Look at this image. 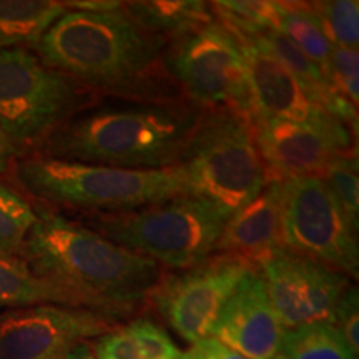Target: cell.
Returning a JSON list of instances; mask_svg holds the SVG:
<instances>
[{
  "label": "cell",
  "instance_id": "obj_2",
  "mask_svg": "<svg viewBox=\"0 0 359 359\" xmlns=\"http://www.w3.org/2000/svg\"><path fill=\"white\" fill-rule=\"evenodd\" d=\"M206 110L188 98L102 97L60 125L35 155L122 170L173 168Z\"/></svg>",
  "mask_w": 359,
  "mask_h": 359
},
{
  "label": "cell",
  "instance_id": "obj_31",
  "mask_svg": "<svg viewBox=\"0 0 359 359\" xmlns=\"http://www.w3.org/2000/svg\"><path fill=\"white\" fill-rule=\"evenodd\" d=\"M88 344H82V346H79L74 353L70 354L69 359H95V356H93L92 351H90Z\"/></svg>",
  "mask_w": 359,
  "mask_h": 359
},
{
  "label": "cell",
  "instance_id": "obj_8",
  "mask_svg": "<svg viewBox=\"0 0 359 359\" xmlns=\"http://www.w3.org/2000/svg\"><path fill=\"white\" fill-rule=\"evenodd\" d=\"M165 65L183 97L205 109L251 114L243 53L235 35L218 19L170 40Z\"/></svg>",
  "mask_w": 359,
  "mask_h": 359
},
{
  "label": "cell",
  "instance_id": "obj_11",
  "mask_svg": "<svg viewBox=\"0 0 359 359\" xmlns=\"http://www.w3.org/2000/svg\"><path fill=\"white\" fill-rule=\"evenodd\" d=\"M118 318L95 309L35 304L0 313V359H69L114 327Z\"/></svg>",
  "mask_w": 359,
  "mask_h": 359
},
{
  "label": "cell",
  "instance_id": "obj_12",
  "mask_svg": "<svg viewBox=\"0 0 359 359\" xmlns=\"http://www.w3.org/2000/svg\"><path fill=\"white\" fill-rule=\"evenodd\" d=\"M268 182L321 177L336 156L356 151V133L336 116L285 122L250 116Z\"/></svg>",
  "mask_w": 359,
  "mask_h": 359
},
{
  "label": "cell",
  "instance_id": "obj_14",
  "mask_svg": "<svg viewBox=\"0 0 359 359\" xmlns=\"http://www.w3.org/2000/svg\"><path fill=\"white\" fill-rule=\"evenodd\" d=\"M283 333L263 278L253 269L224 304L212 336L246 359H275Z\"/></svg>",
  "mask_w": 359,
  "mask_h": 359
},
{
  "label": "cell",
  "instance_id": "obj_15",
  "mask_svg": "<svg viewBox=\"0 0 359 359\" xmlns=\"http://www.w3.org/2000/svg\"><path fill=\"white\" fill-rule=\"evenodd\" d=\"M230 32L236 37L245 58L251 95L250 116L285 122H316L334 116L314 103L298 80L257 40L235 30Z\"/></svg>",
  "mask_w": 359,
  "mask_h": 359
},
{
  "label": "cell",
  "instance_id": "obj_5",
  "mask_svg": "<svg viewBox=\"0 0 359 359\" xmlns=\"http://www.w3.org/2000/svg\"><path fill=\"white\" fill-rule=\"evenodd\" d=\"M188 195L210 201L231 217L268 185L250 116L208 109L177 163Z\"/></svg>",
  "mask_w": 359,
  "mask_h": 359
},
{
  "label": "cell",
  "instance_id": "obj_20",
  "mask_svg": "<svg viewBox=\"0 0 359 359\" xmlns=\"http://www.w3.org/2000/svg\"><path fill=\"white\" fill-rule=\"evenodd\" d=\"M35 304L79 306L67 291L35 275L24 259L0 255V313Z\"/></svg>",
  "mask_w": 359,
  "mask_h": 359
},
{
  "label": "cell",
  "instance_id": "obj_1",
  "mask_svg": "<svg viewBox=\"0 0 359 359\" xmlns=\"http://www.w3.org/2000/svg\"><path fill=\"white\" fill-rule=\"evenodd\" d=\"M168 40L125 13L67 11L35 50L45 65L77 80L97 97L128 100L185 98L165 65Z\"/></svg>",
  "mask_w": 359,
  "mask_h": 359
},
{
  "label": "cell",
  "instance_id": "obj_13",
  "mask_svg": "<svg viewBox=\"0 0 359 359\" xmlns=\"http://www.w3.org/2000/svg\"><path fill=\"white\" fill-rule=\"evenodd\" d=\"M258 271L283 330L333 325L341 296L353 285L343 273L285 248L259 264Z\"/></svg>",
  "mask_w": 359,
  "mask_h": 359
},
{
  "label": "cell",
  "instance_id": "obj_16",
  "mask_svg": "<svg viewBox=\"0 0 359 359\" xmlns=\"http://www.w3.org/2000/svg\"><path fill=\"white\" fill-rule=\"evenodd\" d=\"M281 210L283 182H268L257 198L228 218L213 255H230L258 269L283 250Z\"/></svg>",
  "mask_w": 359,
  "mask_h": 359
},
{
  "label": "cell",
  "instance_id": "obj_19",
  "mask_svg": "<svg viewBox=\"0 0 359 359\" xmlns=\"http://www.w3.org/2000/svg\"><path fill=\"white\" fill-rule=\"evenodd\" d=\"M65 12V4L53 0H0V50L35 48Z\"/></svg>",
  "mask_w": 359,
  "mask_h": 359
},
{
  "label": "cell",
  "instance_id": "obj_21",
  "mask_svg": "<svg viewBox=\"0 0 359 359\" xmlns=\"http://www.w3.org/2000/svg\"><path fill=\"white\" fill-rule=\"evenodd\" d=\"M276 6L278 30L325 72L333 52V43L326 39L308 4L276 2Z\"/></svg>",
  "mask_w": 359,
  "mask_h": 359
},
{
  "label": "cell",
  "instance_id": "obj_4",
  "mask_svg": "<svg viewBox=\"0 0 359 359\" xmlns=\"http://www.w3.org/2000/svg\"><path fill=\"white\" fill-rule=\"evenodd\" d=\"M15 177L34 198L90 215L130 212L188 195L177 167L122 170L34 155L17 161Z\"/></svg>",
  "mask_w": 359,
  "mask_h": 359
},
{
  "label": "cell",
  "instance_id": "obj_6",
  "mask_svg": "<svg viewBox=\"0 0 359 359\" xmlns=\"http://www.w3.org/2000/svg\"><path fill=\"white\" fill-rule=\"evenodd\" d=\"M228 215L210 201L182 195L120 213L88 215L85 226L173 271L213 257Z\"/></svg>",
  "mask_w": 359,
  "mask_h": 359
},
{
  "label": "cell",
  "instance_id": "obj_23",
  "mask_svg": "<svg viewBox=\"0 0 359 359\" xmlns=\"http://www.w3.org/2000/svg\"><path fill=\"white\" fill-rule=\"evenodd\" d=\"M37 213L25 198L0 183V255L20 258Z\"/></svg>",
  "mask_w": 359,
  "mask_h": 359
},
{
  "label": "cell",
  "instance_id": "obj_17",
  "mask_svg": "<svg viewBox=\"0 0 359 359\" xmlns=\"http://www.w3.org/2000/svg\"><path fill=\"white\" fill-rule=\"evenodd\" d=\"M95 359H182V349L163 327L137 318L88 344Z\"/></svg>",
  "mask_w": 359,
  "mask_h": 359
},
{
  "label": "cell",
  "instance_id": "obj_22",
  "mask_svg": "<svg viewBox=\"0 0 359 359\" xmlns=\"http://www.w3.org/2000/svg\"><path fill=\"white\" fill-rule=\"evenodd\" d=\"M280 354L285 359H358L339 331L330 323L285 330Z\"/></svg>",
  "mask_w": 359,
  "mask_h": 359
},
{
  "label": "cell",
  "instance_id": "obj_18",
  "mask_svg": "<svg viewBox=\"0 0 359 359\" xmlns=\"http://www.w3.org/2000/svg\"><path fill=\"white\" fill-rule=\"evenodd\" d=\"M123 11L147 32L170 40L217 20L213 6L203 0L123 2Z\"/></svg>",
  "mask_w": 359,
  "mask_h": 359
},
{
  "label": "cell",
  "instance_id": "obj_28",
  "mask_svg": "<svg viewBox=\"0 0 359 359\" xmlns=\"http://www.w3.org/2000/svg\"><path fill=\"white\" fill-rule=\"evenodd\" d=\"M182 359H246L241 354L233 351L222 341H218L213 336L203 338L196 343H193L187 351L182 353Z\"/></svg>",
  "mask_w": 359,
  "mask_h": 359
},
{
  "label": "cell",
  "instance_id": "obj_9",
  "mask_svg": "<svg viewBox=\"0 0 359 359\" xmlns=\"http://www.w3.org/2000/svg\"><path fill=\"white\" fill-rule=\"evenodd\" d=\"M283 248L356 280L358 230L321 177L283 182Z\"/></svg>",
  "mask_w": 359,
  "mask_h": 359
},
{
  "label": "cell",
  "instance_id": "obj_25",
  "mask_svg": "<svg viewBox=\"0 0 359 359\" xmlns=\"http://www.w3.org/2000/svg\"><path fill=\"white\" fill-rule=\"evenodd\" d=\"M321 178L331 188L341 206L346 212L349 222L358 230L359 224V178H358V154L339 155L327 165Z\"/></svg>",
  "mask_w": 359,
  "mask_h": 359
},
{
  "label": "cell",
  "instance_id": "obj_3",
  "mask_svg": "<svg viewBox=\"0 0 359 359\" xmlns=\"http://www.w3.org/2000/svg\"><path fill=\"white\" fill-rule=\"evenodd\" d=\"M35 213L20 255L35 275L67 291L80 308L115 318L147 302L161 276L158 263L64 215Z\"/></svg>",
  "mask_w": 359,
  "mask_h": 359
},
{
  "label": "cell",
  "instance_id": "obj_24",
  "mask_svg": "<svg viewBox=\"0 0 359 359\" xmlns=\"http://www.w3.org/2000/svg\"><path fill=\"white\" fill-rule=\"evenodd\" d=\"M306 4L333 47L358 48L359 2L356 0H327V2Z\"/></svg>",
  "mask_w": 359,
  "mask_h": 359
},
{
  "label": "cell",
  "instance_id": "obj_27",
  "mask_svg": "<svg viewBox=\"0 0 359 359\" xmlns=\"http://www.w3.org/2000/svg\"><path fill=\"white\" fill-rule=\"evenodd\" d=\"M333 325L353 354H359V294L354 285L344 291L334 311Z\"/></svg>",
  "mask_w": 359,
  "mask_h": 359
},
{
  "label": "cell",
  "instance_id": "obj_32",
  "mask_svg": "<svg viewBox=\"0 0 359 359\" xmlns=\"http://www.w3.org/2000/svg\"><path fill=\"white\" fill-rule=\"evenodd\" d=\"M275 359H285V358H283V356H281V354H278V356H276Z\"/></svg>",
  "mask_w": 359,
  "mask_h": 359
},
{
  "label": "cell",
  "instance_id": "obj_10",
  "mask_svg": "<svg viewBox=\"0 0 359 359\" xmlns=\"http://www.w3.org/2000/svg\"><path fill=\"white\" fill-rule=\"evenodd\" d=\"M253 269L236 257L213 255L198 266L161 275L148 302L180 338L193 344L212 336L224 304Z\"/></svg>",
  "mask_w": 359,
  "mask_h": 359
},
{
  "label": "cell",
  "instance_id": "obj_7",
  "mask_svg": "<svg viewBox=\"0 0 359 359\" xmlns=\"http://www.w3.org/2000/svg\"><path fill=\"white\" fill-rule=\"evenodd\" d=\"M98 98L27 48L0 50V130L25 151Z\"/></svg>",
  "mask_w": 359,
  "mask_h": 359
},
{
  "label": "cell",
  "instance_id": "obj_29",
  "mask_svg": "<svg viewBox=\"0 0 359 359\" xmlns=\"http://www.w3.org/2000/svg\"><path fill=\"white\" fill-rule=\"evenodd\" d=\"M67 11H80V12H114L123 7V2L116 0H74V2H64Z\"/></svg>",
  "mask_w": 359,
  "mask_h": 359
},
{
  "label": "cell",
  "instance_id": "obj_30",
  "mask_svg": "<svg viewBox=\"0 0 359 359\" xmlns=\"http://www.w3.org/2000/svg\"><path fill=\"white\" fill-rule=\"evenodd\" d=\"M20 155V148L0 130V175L7 173L17 163V156Z\"/></svg>",
  "mask_w": 359,
  "mask_h": 359
},
{
  "label": "cell",
  "instance_id": "obj_26",
  "mask_svg": "<svg viewBox=\"0 0 359 359\" xmlns=\"http://www.w3.org/2000/svg\"><path fill=\"white\" fill-rule=\"evenodd\" d=\"M325 75L336 95L358 107L359 55L358 48L333 47Z\"/></svg>",
  "mask_w": 359,
  "mask_h": 359
}]
</instances>
